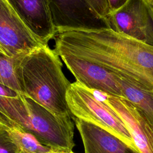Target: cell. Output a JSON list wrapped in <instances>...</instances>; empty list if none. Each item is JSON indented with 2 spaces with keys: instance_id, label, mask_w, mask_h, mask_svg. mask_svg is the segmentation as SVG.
Returning <instances> with one entry per match:
<instances>
[{
  "instance_id": "obj_12",
  "label": "cell",
  "mask_w": 153,
  "mask_h": 153,
  "mask_svg": "<svg viewBox=\"0 0 153 153\" xmlns=\"http://www.w3.org/2000/svg\"><path fill=\"white\" fill-rule=\"evenodd\" d=\"M116 76L123 97L143 112L153 124V90L127 78Z\"/></svg>"
},
{
  "instance_id": "obj_8",
  "label": "cell",
  "mask_w": 153,
  "mask_h": 153,
  "mask_svg": "<svg viewBox=\"0 0 153 153\" xmlns=\"http://www.w3.org/2000/svg\"><path fill=\"white\" fill-rule=\"evenodd\" d=\"M59 56L77 82L89 89L123 97L115 74L97 65L70 55Z\"/></svg>"
},
{
  "instance_id": "obj_9",
  "label": "cell",
  "mask_w": 153,
  "mask_h": 153,
  "mask_svg": "<svg viewBox=\"0 0 153 153\" xmlns=\"http://www.w3.org/2000/svg\"><path fill=\"white\" fill-rule=\"evenodd\" d=\"M33 33L44 45L54 39L57 32L48 0H7Z\"/></svg>"
},
{
  "instance_id": "obj_2",
  "label": "cell",
  "mask_w": 153,
  "mask_h": 153,
  "mask_svg": "<svg viewBox=\"0 0 153 153\" xmlns=\"http://www.w3.org/2000/svg\"><path fill=\"white\" fill-rule=\"evenodd\" d=\"M59 57L48 45H43L18 58L16 75L23 94L56 115L71 116L66 100L71 83Z\"/></svg>"
},
{
  "instance_id": "obj_13",
  "label": "cell",
  "mask_w": 153,
  "mask_h": 153,
  "mask_svg": "<svg viewBox=\"0 0 153 153\" xmlns=\"http://www.w3.org/2000/svg\"><path fill=\"white\" fill-rule=\"evenodd\" d=\"M19 57H10L0 53V83L23 94L15 71L16 63Z\"/></svg>"
},
{
  "instance_id": "obj_10",
  "label": "cell",
  "mask_w": 153,
  "mask_h": 153,
  "mask_svg": "<svg viewBox=\"0 0 153 153\" xmlns=\"http://www.w3.org/2000/svg\"><path fill=\"white\" fill-rule=\"evenodd\" d=\"M74 120L85 153H139L106 130L84 120Z\"/></svg>"
},
{
  "instance_id": "obj_7",
  "label": "cell",
  "mask_w": 153,
  "mask_h": 153,
  "mask_svg": "<svg viewBox=\"0 0 153 153\" xmlns=\"http://www.w3.org/2000/svg\"><path fill=\"white\" fill-rule=\"evenodd\" d=\"M91 91L121 118L140 153H153V124L145 114L124 97L99 90Z\"/></svg>"
},
{
  "instance_id": "obj_6",
  "label": "cell",
  "mask_w": 153,
  "mask_h": 153,
  "mask_svg": "<svg viewBox=\"0 0 153 153\" xmlns=\"http://www.w3.org/2000/svg\"><path fill=\"white\" fill-rule=\"evenodd\" d=\"M44 45L7 0H0V47L6 56H23Z\"/></svg>"
},
{
  "instance_id": "obj_3",
  "label": "cell",
  "mask_w": 153,
  "mask_h": 153,
  "mask_svg": "<svg viewBox=\"0 0 153 153\" xmlns=\"http://www.w3.org/2000/svg\"><path fill=\"white\" fill-rule=\"evenodd\" d=\"M0 112L57 150L71 151L75 146L72 117L56 115L24 94L0 96Z\"/></svg>"
},
{
  "instance_id": "obj_20",
  "label": "cell",
  "mask_w": 153,
  "mask_h": 153,
  "mask_svg": "<svg viewBox=\"0 0 153 153\" xmlns=\"http://www.w3.org/2000/svg\"><path fill=\"white\" fill-rule=\"evenodd\" d=\"M0 53H2V54H5V55H6L5 54V53H4V50L2 49V48L0 47Z\"/></svg>"
},
{
  "instance_id": "obj_1",
  "label": "cell",
  "mask_w": 153,
  "mask_h": 153,
  "mask_svg": "<svg viewBox=\"0 0 153 153\" xmlns=\"http://www.w3.org/2000/svg\"><path fill=\"white\" fill-rule=\"evenodd\" d=\"M54 50L70 55L153 90V45L108 27L56 33Z\"/></svg>"
},
{
  "instance_id": "obj_19",
  "label": "cell",
  "mask_w": 153,
  "mask_h": 153,
  "mask_svg": "<svg viewBox=\"0 0 153 153\" xmlns=\"http://www.w3.org/2000/svg\"><path fill=\"white\" fill-rule=\"evenodd\" d=\"M51 153H75L74 152L72 151H56V152H53Z\"/></svg>"
},
{
  "instance_id": "obj_18",
  "label": "cell",
  "mask_w": 153,
  "mask_h": 153,
  "mask_svg": "<svg viewBox=\"0 0 153 153\" xmlns=\"http://www.w3.org/2000/svg\"><path fill=\"white\" fill-rule=\"evenodd\" d=\"M145 1L153 13V0H145Z\"/></svg>"
},
{
  "instance_id": "obj_15",
  "label": "cell",
  "mask_w": 153,
  "mask_h": 153,
  "mask_svg": "<svg viewBox=\"0 0 153 153\" xmlns=\"http://www.w3.org/2000/svg\"><path fill=\"white\" fill-rule=\"evenodd\" d=\"M96 14L104 21L109 13L107 0H85ZM105 22V21H104Z\"/></svg>"
},
{
  "instance_id": "obj_11",
  "label": "cell",
  "mask_w": 153,
  "mask_h": 153,
  "mask_svg": "<svg viewBox=\"0 0 153 153\" xmlns=\"http://www.w3.org/2000/svg\"><path fill=\"white\" fill-rule=\"evenodd\" d=\"M0 127L8 133L21 153H51L60 151L47 145L1 112Z\"/></svg>"
},
{
  "instance_id": "obj_16",
  "label": "cell",
  "mask_w": 153,
  "mask_h": 153,
  "mask_svg": "<svg viewBox=\"0 0 153 153\" xmlns=\"http://www.w3.org/2000/svg\"><path fill=\"white\" fill-rule=\"evenodd\" d=\"M19 93L14 90L13 89L0 83V96L4 97H17L19 96Z\"/></svg>"
},
{
  "instance_id": "obj_5",
  "label": "cell",
  "mask_w": 153,
  "mask_h": 153,
  "mask_svg": "<svg viewBox=\"0 0 153 153\" xmlns=\"http://www.w3.org/2000/svg\"><path fill=\"white\" fill-rule=\"evenodd\" d=\"M104 21L106 27L153 45V13L145 0H127Z\"/></svg>"
},
{
  "instance_id": "obj_14",
  "label": "cell",
  "mask_w": 153,
  "mask_h": 153,
  "mask_svg": "<svg viewBox=\"0 0 153 153\" xmlns=\"http://www.w3.org/2000/svg\"><path fill=\"white\" fill-rule=\"evenodd\" d=\"M0 153H21L8 133L0 127Z\"/></svg>"
},
{
  "instance_id": "obj_4",
  "label": "cell",
  "mask_w": 153,
  "mask_h": 153,
  "mask_svg": "<svg viewBox=\"0 0 153 153\" xmlns=\"http://www.w3.org/2000/svg\"><path fill=\"white\" fill-rule=\"evenodd\" d=\"M66 100L72 118L84 120L106 130L140 153L121 118L97 99L89 88L76 81L71 84Z\"/></svg>"
},
{
  "instance_id": "obj_17",
  "label": "cell",
  "mask_w": 153,
  "mask_h": 153,
  "mask_svg": "<svg viewBox=\"0 0 153 153\" xmlns=\"http://www.w3.org/2000/svg\"><path fill=\"white\" fill-rule=\"evenodd\" d=\"M127 0H107L109 13L115 11L122 7Z\"/></svg>"
}]
</instances>
